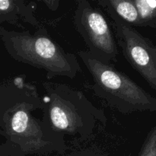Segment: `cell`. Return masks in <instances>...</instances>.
Here are the masks:
<instances>
[{"label":"cell","instance_id":"cell-11","mask_svg":"<svg viewBox=\"0 0 156 156\" xmlns=\"http://www.w3.org/2000/svg\"><path fill=\"white\" fill-rule=\"evenodd\" d=\"M66 156H104L103 154L96 151L91 149H85V150L74 151L68 154H66Z\"/></svg>","mask_w":156,"mask_h":156},{"label":"cell","instance_id":"cell-5","mask_svg":"<svg viewBox=\"0 0 156 156\" xmlns=\"http://www.w3.org/2000/svg\"><path fill=\"white\" fill-rule=\"evenodd\" d=\"M73 24L90 54L105 62H117L119 50L114 31L98 8L93 6L88 0H79Z\"/></svg>","mask_w":156,"mask_h":156},{"label":"cell","instance_id":"cell-9","mask_svg":"<svg viewBox=\"0 0 156 156\" xmlns=\"http://www.w3.org/2000/svg\"><path fill=\"white\" fill-rule=\"evenodd\" d=\"M138 156H156V126L148 134Z\"/></svg>","mask_w":156,"mask_h":156},{"label":"cell","instance_id":"cell-8","mask_svg":"<svg viewBox=\"0 0 156 156\" xmlns=\"http://www.w3.org/2000/svg\"><path fill=\"white\" fill-rule=\"evenodd\" d=\"M138 10L140 26L150 24L156 18V0H133Z\"/></svg>","mask_w":156,"mask_h":156},{"label":"cell","instance_id":"cell-10","mask_svg":"<svg viewBox=\"0 0 156 156\" xmlns=\"http://www.w3.org/2000/svg\"><path fill=\"white\" fill-rule=\"evenodd\" d=\"M0 156H21V154L17 148L7 143L0 147Z\"/></svg>","mask_w":156,"mask_h":156},{"label":"cell","instance_id":"cell-1","mask_svg":"<svg viewBox=\"0 0 156 156\" xmlns=\"http://www.w3.org/2000/svg\"><path fill=\"white\" fill-rule=\"evenodd\" d=\"M16 88L3 107L1 122L8 143L18 149L21 156L65 155L68 150L65 136L53 130L32 112L42 109V99L36 88L18 79Z\"/></svg>","mask_w":156,"mask_h":156},{"label":"cell","instance_id":"cell-7","mask_svg":"<svg viewBox=\"0 0 156 156\" xmlns=\"http://www.w3.org/2000/svg\"><path fill=\"white\" fill-rule=\"evenodd\" d=\"M98 4L114 12L119 18L130 26H140L138 10L133 0H100Z\"/></svg>","mask_w":156,"mask_h":156},{"label":"cell","instance_id":"cell-2","mask_svg":"<svg viewBox=\"0 0 156 156\" xmlns=\"http://www.w3.org/2000/svg\"><path fill=\"white\" fill-rule=\"evenodd\" d=\"M46 95L42 99L43 120L59 133L85 141L98 125L107 124L103 109L94 106L82 91L69 85L43 83Z\"/></svg>","mask_w":156,"mask_h":156},{"label":"cell","instance_id":"cell-4","mask_svg":"<svg viewBox=\"0 0 156 156\" xmlns=\"http://www.w3.org/2000/svg\"><path fill=\"white\" fill-rule=\"evenodd\" d=\"M93 80L94 94L123 114L156 111V99L114 64L100 60L88 51L78 52Z\"/></svg>","mask_w":156,"mask_h":156},{"label":"cell","instance_id":"cell-6","mask_svg":"<svg viewBox=\"0 0 156 156\" xmlns=\"http://www.w3.org/2000/svg\"><path fill=\"white\" fill-rule=\"evenodd\" d=\"M104 9L109 15L117 44L124 58L156 91V46L111 10Z\"/></svg>","mask_w":156,"mask_h":156},{"label":"cell","instance_id":"cell-3","mask_svg":"<svg viewBox=\"0 0 156 156\" xmlns=\"http://www.w3.org/2000/svg\"><path fill=\"white\" fill-rule=\"evenodd\" d=\"M3 40L15 60L44 69L49 79L56 76L73 79L82 71L76 55L66 51L43 28L34 34L5 31Z\"/></svg>","mask_w":156,"mask_h":156}]
</instances>
